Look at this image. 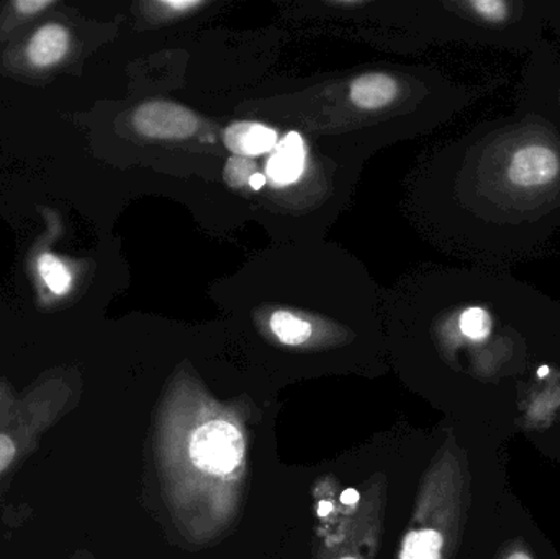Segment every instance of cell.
<instances>
[{"label":"cell","instance_id":"6","mask_svg":"<svg viewBox=\"0 0 560 559\" xmlns=\"http://www.w3.org/2000/svg\"><path fill=\"white\" fill-rule=\"evenodd\" d=\"M197 125L194 112L176 102H144L133 114L138 133L154 140H184L196 133Z\"/></svg>","mask_w":560,"mask_h":559},{"label":"cell","instance_id":"4","mask_svg":"<svg viewBox=\"0 0 560 559\" xmlns=\"http://www.w3.org/2000/svg\"><path fill=\"white\" fill-rule=\"evenodd\" d=\"M388 479L384 473L369 478L355 508L339 502L331 517L319 522L313 559H375L384 534Z\"/></svg>","mask_w":560,"mask_h":559},{"label":"cell","instance_id":"2","mask_svg":"<svg viewBox=\"0 0 560 559\" xmlns=\"http://www.w3.org/2000/svg\"><path fill=\"white\" fill-rule=\"evenodd\" d=\"M248 410L190 377L167 389L154 419V458L171 521L197 547L225 537L242 515L249 468Z\"/></svg>","mask_w":560,"mask_h":559},{"label":"cell","instance_id":"9","mask_svg":"<svg viewBox=\"0 0 560 559\" xmlns=\"http://www.w3.org/2000/svg\"><path fill=\"white\" fill-rule=\"evenodd\" d=\"M278 150L268 161V177L276 186H287L295 183L302 176L305 167V144L302 137L295 131H290L278 144Z\"/></svg>","mask_w":560,"mask_h":559},{"label":"cell","instance_id":"3","mask_svg":"<svg viewBox=\"0 0 560 559\" xmlns=\"http://www.w3.org/2000/svg\"><path fill=\"white\" fill-rule=\"evenodd\" d=\"M470 502L466 456L447 439L421 478L397 559H454Z\"/></svg>","mask_w":560,"mask_h":559},{"label":"cell","instance_id":"8","mask_svg":"<svg viewBox=\"0 0 560 559\" xmlns=\"http://www.w3.org/2000/svg\"><path fill=\"white\" fill-rule=\"evenodd\" d=\"M223 141L236 156H259L278 147V133L255 121H236L226 128Z\"/></svg>","mask_w":560,"mask_h":559},{"label":"cell","instance_id":"1","mask_svg":"<svg viewBox=\"0 0 560 559\" xmlns=\"http://www.w3.org/2000/svg\"><path fill=\"white\" fill-rule=\"evenodd\" d=\"M450 199L457 246L483 269L541 258L560 236V135L516 105L457 147Z\"/></svg>","mask_w":560,"mask_h":559},{"label":"cell","instance_id":"20","mask_svg":"<svg viewBox=\"0 0 560 559\" xmlns=\"http://www.w3.org/2000/svg\"><path fill=\"white\" fill-rule=\"evenodd\" d=\"M266 184V176L261 173H256L255 176L252 177V180H249V187L255 190L261 189L262 186Z\"/></svg>","mask_w":560,"mask_h":559},{"label":"cell","instance_id":"10","mask_svg":"<svg viewBox=\"0 0 560 559\" xmlns=\"http://www.w3.org/2000/svg\"><path fill=\"white\" fill-rule=\"evenodd\" d=\"M400 85L384 72H369L359 75L351 84V98L359 108L377 110L392 104L398 97Z\"/></svg>","mask_w":560,"mask_h":559},{"label":"cell","instance_id":"17","mask_svg":"<svg viewBox=\"0 0 560 559\" xmlns=\"http://www.w3.org/2000/svg\"><path fill=\"white\" fill-rule=\"evenodd\" d=\"M361 501V491L359 489H345L339 496V502H341L345 508H355Z\"/></svg>","mask_w":560,"mask_h":559},{"label":"cell","instance_id":"14","mask_svg":"<svg viewBox=\"0 0 560 559\" xmlns=\"http://www.w3.org/2000/svg\"><path fill=\"white\" fill-rule=\"evenodd\" d=\"M20 455V445L9 432H0V476L12 468Z\"/></svg>","mask_w":560,"mask_h":559},{"label":"cell","instance_id":"13","mask_svg":"<svg viewBox=\"0 0 560 559\" xmlns=\"http://www.w3.org/2000/svg\"><path fill=\"white\" fill-rule=\"evenodd\" d=\"M256 170H258V166L252 158H230L225 166V180L232 187L249 186V180L255 176Z\"/></svg>","mask_w":560,"mask_h":559},{"label":"cell","instance_id":"7","mask_svg":"<svg viewBox=\"0 0 560 559\" xmlns=\"http://www.w3.org/2000/svg\"><path fill=\"white\" fill-rule=\"evenodd\" d=\"M69 46H71L69 30L59 23H46L30 38L26 45V58L35 68H51L66 58Z\"/></svg>","mask_w":560,"mask_h":559},{"label":"cell","instance_id":"18","mask_svg":"<svg viewBox=\"0 0 560 559\" xmlns=\"http://www.w3.org/2000/svg\"><path fill=\"white\" fill-rule=\"evenodd\" d=\"M160 5L171 10H190L202 5V2H161Z\"/></svg>","mask_w":560,"mask_h":559},{"label":"cell","instance_id":"15","mask_svg":"<svg viewBox=\"0 0 560 559\" xmlns=\"http://www.w3.org/2000/svg\"><path fill=\"white\" fill-rule=\"evenodd\" d=\"M546 26L560 45V0H546Z\"/></svg>","mask_w":560,"mask_h":559},{"label":"cell","instance_id":"5","mask_svg":"<svg viewBox=\"0 0 560 559\" xmlns=\"http://www.w3.org/2000/svg\"><path fill=\"white\" fill-rule=\"evenodd\" d=\"M516 105L545 118L560 135V45L542 38L526 55Z\"/></svg>","mask_w":560,"mask_h":559},{"label":"cell","instance_id":"12","mask_svg":"<svg viewBox=\"0 0 560 559\" xmlns=\"http://www.w3.org/2000/svg\"><path fill=\"white\" fill-rule=\"evenodd\" d=\"M39 279L46 286L49 292L56 298H65L72 291L74 286V276L65 261L55 253L45 252L38 256L36 261Z\"/></svg>","mask_w":560,"mask_h":559},{"label":"cell","instance_id":"19","mask_svg":"<svg viewBox=\"0 0 560 559\" xmlns=\"http://www.w3.org/2000/svg\"><path fill=\"white\" fill-rule=\"evenodd\" d=\"M503 559H535L525 547H513Z\"/></svg>","mask_w":560,"mask_h":559},{"label":"cell","instance_id":"16","mask_svg":"<svg viewBox=\"0 0 560 559\" xmlns=\"http://www.w3.org/2000/svg\"><path fill=\"white\" fill-rule=\"evenodd\" d=\"M51 5H55L52 0H16V2L13 3V9H15L20 15L32 16L43 12V10L49 9Z\"/></svg>","mask_w":560,"mask_h":559},{"label":"cell","instance_id":"11","mask_svg":"<svg viewBox=\"0 0 560 559\" xmlns=\"http://www.w3.org/2000/svg\"><path fill=\"white\" fill-rule=\"evenodd\" d=\"M269 328L280 343L287 347H306L312 341V324L292 312H275L269 321Z\"/></svg>","mask_w":560,"mask_h":559}]
</instances>
